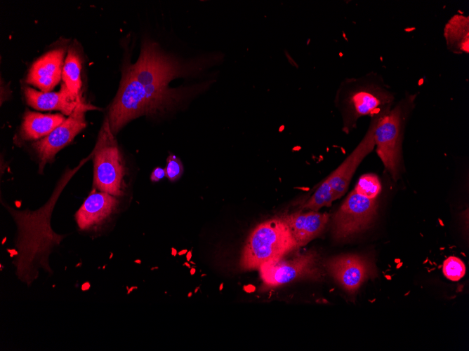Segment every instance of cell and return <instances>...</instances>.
Wrapping results in <instances>:
<instances>
[{
	"mask_svg": "<svg viewBox=\"0 0 469 351\" xmlns=\"http://www.w3.org/2000/svg\"><path fill=\"white\" fill-rule=\"evenodd\" d=\"M317 254L310 250L298 254L291 259L282 258L263 264L260 268L264 287H277L298 278L318 280L321 273L317 265Z\"/></svg>",
	"mask_w": 469,
	"mask_h": 351,
	"instance_id": "8992f818",
	"label": "cell"
},
{
	"mask_svg": "<svg viewBox=\"0 0 469 351\" xmlns=\"http://www.w3.org/2000/svg\"><path fill=\"white\" fill-rule=\"evenodd\" d=\"M222 58L218 53H209L185 60L167 53L154 42L145 41L137 62L123 69L107 117L112 133L115 135L129 121L143 115L173 110L207 89L213 80L175 88L169 84L178 78L199 76Z\"/></svg>",
	"mask_w": 469,
	"mask_h": 351,
	"instance_id": "6da1fadb",
	"label": "cell"
},
{
	"mask_svg": "<svg viewBox=\"0 0 469 351\" xmlns=\"http://www.w3.org/2000/svg\"><path fill=\"white\" fill-rule=\"evenodd\" d=\"M333 191L329 184L324 179L316 188L312 196L303 205V209L319 211L324 207H329L334 201Z\"/></svg>",
	"mask_w": 469,
	"mask_h": 351,
	"instance_id": "ac0fdd59",
	"label": "cell"
},
{
	"mask_svg": "<svg viewBox=\"0 0 469 351\" xmlns=\"http://www.w3.org/2000/svg\"><path fill=\"white\" fill-rule=\"evenodd\" d=\"M337 102L345 112V127L355 125L364 116L371 117L392 108L395 94L382 75L370 71L359 77L343 80L336 92Z\"/></svg>",
	"mask_w": 469,
	"mask_h": 351,
	"instance_id": "7a4b0ae2",
	"label": "cell"
},
{
	"mask_svg": "<svg viewBox=\"0 0 469 351\" xmlns=\"http://www.w3.org/2000/svg\"><path fill=\"white\" fill-rule=\"evenodd\" d=\"M65 120L64 116L60 113L42 114L27 111L23 116L20 136L26 140L45 137Z\"/></svg>",
	"mask_w": 469,
	"mask_h": 351,
	"instance_id": "9a60e30c",
	"label": "cell"
},
{
	"mask_svg": "<svg viewBox=\"0 0 469 351\" xmlns=\"http://www.w3.org/2000/svg\"><path fill=\"white\" fill-rule=\"evenodd\" d=\"M324 267L336 282L350 294L356 292L366 280L376 276L373 263L358 255L334 256L325 262Z\"/></svg>",
	"mask_w": 469,
	"mask_h": 351,
	"instance_id": "30bf717a",
	"label": "cell"
},
{
	"mask_svg": "<svg viewBox=\"0 0 469 351\" xmlns=\"http://www.w3.org/2000/svg\"><path fill=\"white\" fill-rule=\"evenodd\" d=\"M124 163L107 117L101 128L93 153V186L114 196L122 195Z\"/></svg>",
	"mask_w": 469,
	"mask_h": 351,
	"instance_id": "5b68a950",
	"label": "cell"
},
{
	"mask_svg": "<svg viewBox=\"0 0 469 351\" xmlns=\"http://www.w3.org/2000/svg\"><path fill=\"white\" fill-rule=\"evenodd\" d=\"M382 113L371 117L368 130L362 140L341 164L325 179L331 187L334 200L345 194L357 168L375 148L374 131Z\"/></svg>",
	"mask_w": 469,
	"mask_h": 351,
	"instance_id": "9c48e42d",
	"label": "cell"
},
{
	"mask_svg": "<svg viewBox=\"0 0 469 351\" xmlns=\"http://www.w3.org/2000/svg\"><path fill=\"white\" fill-rule=\"evenodd\" d=\"M287 225L297 248L307 245L324 230L329 215L319 211L298 212L282 217Z\"/></svg>",
	"mask_w": 469,
	"mask_h": 351,
	"instance_id": "4fadbf2b",
	"label": "cell"
},
{
	"mask_svg": "<svg viewBox=\"0 0 469 351\" xmlns=\"http://www.w3.org/2000/svg\"><path fill=\"white\" fill-rule=\"evenodd\" d=\"M416 94L404 97L389 111L382 113L374 131L376 151L385 170L396 181L402 160V140L405 121L414 107Z\"/></svg>",
	"mask_w": 469,
	"mask_h": 351,
	"instance_id": "277c9868",
	"label": "cell"
},
{
	"mask_svg": "<svg viewBox=\"0 0 469 351\" xmlns=\"http://www.w3.org/2000/svg\"><path fill=\"white\" fill-rule=\"evenodd\" d=\"M354 190L366 198L376 200L381 191V184L377 175L365 174L359 178Z\"/></svg>",
	"mask_w": 469,
	"mask_h": 351,
	"instance_id": "d6986e66",
	"label": "cell"
},
{
	"mask_svg": "<svg viewBox=\"0 0 469 351\" xmlns=\"http://www.w3.org/2000/svg\"><path fill=\"white\" fill-rule=\"evenodd\" d=\"M81 58L78 51L72 48H69L65 60L62 78L70 94L77 99L80 100L81 88Z\"/></svg>",
	"mask_w": 469,
	"mask_h": 351,
	"instance_id": "e0dca14e",
	"label": "cell"
},
{
	"mask_svg": "<svg viewBox=\"0 0 469 351\" xmlns=\"http://www.w3.org/2000/svg\"><path fill=\"white\" fill-rule=\"evenodd\" d=\"M466 268L463 261L454 256H449L443 262L442 273L451 281L460 280L465 275Z\"/></svg>",
	"mask_w": 469,
	"mask_h": 351,
	"instance_id": "ffe728a7",
	"label": "cell"
},
{
	"mask_svg": "<svg viewBox=\"0 0 469 351\" xmlns=\"http://www.w3.org/2000/svg\"><path fill=\"white\" fill-rule=\"evenodd\" d=\"M27 104L39 110H58L70 116L81 101L75 99L62 83L59 92L38 91L30 87L24 88Z\"/></svg>",
	"mask_w": 469,
	"mask_h": 351,
	"instance_id": "5bb4252c",
	"label": "cell"
},
{
	"mask_svg": "<svg viewBox=\"0 0 469 351\" xmlns=\"http://www.w3.org/2000/svg\"><path fill=\"white\" fill-rule=\"evenodd\" d=\"M443 36L447 48L456 55L469 53V16L462 13L452 15L445 24Z\"/></svg>",
	"mask_w": 469,
	"mask_h": 351,
	"instance_id": "2e32d148",
	"label": "cell"
},
{
	"mask_svg": "<svg viewBox=\"0 0 469 351\" xmlns=\"http://www.w3.org/2000/svg\"><path fill=\"white\" fill-rule=\"evenodd\" d=\"M296 248L284 221L274 218L260 223L251 232L242 252L240 266L243 270L259 268Z\"/></svg>",
	"mask_w": 469,
	"mask_h": 351,
	"instance_id": "3957f363",
	"label": "cell"
},
{
	"mask_svg": "<svg viewBox=\"0 0 469 351\" xmlns=\"http://www.w3.org/2000/svg\"><path fill=\"white\" fill-rule=\"evenodd\" d=\"M118 200L107 193L93 188L75 214L81 230H88L103 223L116 209Z\"/></svg>",
	"mask_w": 469,
	"mask_h": 351,
	"instance_id": "7c38bea8",
	"label": "cell"
},
{
	"mask_svg": "<svg viewBox=\"0 0 469 351\" xmlns=\"http://www.w3.org/2000/svg\"><path fill=\"white\" fill-rule=\"evenodd\" d=\"M166 176L165 169L161 167L155 168L151 174L150 179L152 181H158Z\"/></svg>",
	"mask_w": 469,
	"mask_h": 351,
	"instance_id": "7402d4cb",
	"label": "cell"
},
{
	"mask_svg": "<svg viewBox=\"0 0 469 351\" xmlns=\"http://www.w3.org/2000/svg\"><path fill=\"white\" fill-rule=\"evenodd\" d=\"M376 211V200L366 198L353 189L333 216L334 238H346L368 228L375 219Z\"/></svg>",
	"mask_w": 469,
	"mask_h": 351,
	"instance_id": "52a82bcc",
	"label": "cell"
},
{
	"mask_svg": "<svg viewBox=\"0 0 469 351\" xmlns=\"http://www.w3.org/2000/svg\"><path fill=\"white\" fill-rule=\"evenodd\" d=\"M65 52L58 48L39 57L30 67L26 82L43 92H51L62 78Z\"/></svg>",
	"mask_w": 469,
	"mask_h": 351,
	"instance_id": "8fae6325",
	"label": "cell"
},
{
	"mask_svg": "<svg viewBox=\"0 0 469 351\" xmlns=\"http://www.w3.org/2000/svg\"><path fill=\"white\" fill-rule=\"evenodd\" d=\"M166 177L171 181L178 180L183 172V166L180 160L173 154H170L166 159L165 167Z\"/></svg>",
	"mask_w": 469,
	"mask_h": 351,
	"instance_id": "44dd1931",
	"label": "cell"
},
{
	"mask_svg": "<svg viewBox=\"0 0 469 351\" xmlns=\"http://www.w3.org/2000/svg\"><path fill=\"white\" fill-rule=\"evenodd\" d=\"M93 108L81 101L73 112L48 135L34 142L32 146L37 152L39 163V171L46 163L51 162L56 153L70 143L74 137L85 128V112Z\"/></svg>",
	"mask_w": 469,
	"mask_h": 351,
	"instance_id": "ba28073f",
	"label": "cell"
}]
</instances>
